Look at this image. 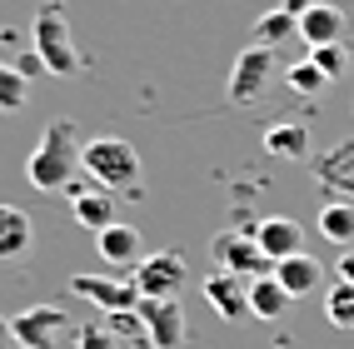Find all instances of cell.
<instances>
[{"instance_id":"cell-1","label":"cell","mask_w":354,"mask_h":349,"mask_svg":"<svg viewBox=\"0 0 354 349\" xmlns=\"http://www.w3.org/2000/svg\"><path fill=\"white\" fill-rule=\"evenodd\" d=\"M80 130H75V120H50L45 125V135H40V145L30 150V160H26V180L35 185V190H45V195H60V190H70L80 175H85V165H80Z\"/></svg>"},{"instance_id":"cell-2","label":"cell","mask_w":354,"mask_h":349,"mask_svg":"<svg viewBox=\"0 0 354 349\" xmlns=\"http://www.w3.org/2000/svg\"><path fill=\"white\" fill-rule=\"evenodd\" d=\"M30 50L40 55L45 75H75L80 70V50H75V35H70V15L60 0H45L30 20Z\"/></svg>"},{"instance_id":"cell-3","label":"cell","mask_w":354,"mask_h":349,"mask_svg":"<svg viewBox=\"0 0 354 349\" xmlns=\"http://www.w3.org/2000/svg\"><path fill=\"white\" fill-rule=\"evenodd\" d=\"M80 165L85 175L100 185V190H135L140 185V150L130 145V140L120 135H100V140H85V150H80Z\"/></svg>"},{"instance_id":"cell-4","label":"cell","mask_w":354,"mask_h":349,"mask_svg":"<svg viewBox=\"0 0 354 349\" xmlns=\"http://www.w3.org/2000/svg\"><path fill=\"white\" fill-rule=\"evenodd\" d=\"M274 50H265V45H245L240 55H234V70H230V85H225V95L230 105H254L259 95L270 90L274 80Z\"/></svg>"},{"instance_id":"cell-5","label":"cell","mask_w":354,"mask_h":349,"mask_svg":"<svg viewBox=\"0 0 354 349\" xmlns=\"http://www.w3.org/2000/svg\"><path fill=\"white\" fill-rule=\"evenodd\" d=\"M65 334H75V324H70V314L60 305H35L10 319V339L20 349H60Z\"/></svg>"},{"instance_id":"cell-6","label":"cell","mask_w":354,"mask_h":349,"mask_svg":"<svg viewBox=\"0 0 354 349\" xmlns=\"http://www.w3.org/2000/svg\"><path fill=\"white\" fill-rule=\"evenodd\" d=\"M209 254H215V270H225V274H234V279H245V285H250V279L274 274V260L259 249L254 235H215Z\"/></svg>"},{"instance_id":"cell-7","label":"cell","mask_w":354,"mask_h":349,"mask_svg":"<svg viewBox=\"0 0 354 349\" xmlns=\"http://www.w3.org/2000/svg\"><path fill=\"white\" fill-rule=\"evenodd\" d=\"M185 279H190V270H185V254H180V249L145 254V260L135 265V290H140V299H175V294L185 290Z\"/></svg>"},{"instance_id":"cell-8","label":"cell","mask_w":354,"mask_h":349,"mask_svg":"<svg viewBox=\"0 0 354 349\" xmlns=\"http://www.w3.org/2000/svg\"><path fill=\"white\" fill-rule=\"evenodd\" d=\"M70 215H75L80 229H110V225H120V200H115V190H100L90 175H80L75 185H70Z\"/></svg>"},{"instance_id":"cell-9","label":"cell","mask_w":354,"mask_h":349,"mask_svg":"<svg viewBox=\"0 0 354 349\" xmlns=\"http://www.w3.org/2000/svg\"><path fill=\"white\" fill-rule=\"evenodd\" d=\"M70 294L90 299V305H95V310H105V314H130V310H140V290H135V279L75 274V279H70Z\"/></svg>"},{"instance_id":"cell-10","label":"cell","mask_w":354,"mask_h":349,"mask_svg":"<svg viewBox=\"0 0 354 349\" xmlns=\"http://www.w3.org/2000/svg\"><path fill=\"white\" fill-rule=\"evenodd\" d=\"M140 324L155 349H180L185 344V310L180 299H140Z\"/></svg>"},{"instance_id":"cell-11","label":"cell","mask_w":354,"mask_h":349,"mask_svg":"<svg viewBox=\"0 0 354 349\" xmlns=\"http://www.w3.org/2000/svg\"><path fill=\"white\" fill-rule=\"evenodd\" d=\"M200 294L209 299V310H215L220 319H250V285H245V279H234L225 270H209Z\"/></svg>"},{"instance_id":"cell-12","label":"cell","mask_w":354,"mask_h":349,"mask_svg":"<svg viewBox=\"0 0 354 349\" xmlns=\"http://www.w3.org/2000/svg\"><path fill=\"white\" fill-rule=\"evenodd\" d=\"M344 30H349V20H344V10L335 0H315V6L299 15V40L310 45V50H319V45H344Z\"/></svg>"},{"instance_id":"cell-13","label":"cell","mask_w":354,"mask_h":349,"mask_svg":"<svg viewBox=\"0 0 354 349\" xmlns=\"http://www.w3.org/2000/svg\"><path fill=\"white\" fill-rule=\"evenodd\" d=\"M95 254H100V260L105 265H115V270H135L140 260H145V240H140V229L135 225H110V229H100V235H95Z\"/></svg>"},{"instance_id":"cell-14","label":"cell","mask_w":354,"mask_h":349,"mask_svg":"<svg viewBox=\"0 0 354 349\" xmlns=\"http://www.w3.org/2000/svg\"><path fill=\"white\" fill-rule=\"evenodd\" d=\"M254 240H259V249L279 265V260H290V254H304V225L290 220V215H270V220H259Z\"/></svg>"},{"instance_id":"cell-15","label":"cell","mask_w":354,"mask_h":349,"mask_svg":"<svg viewBox=\"0 0 354 349\" xmlns=\"http://www.w3.org/2000/svg\"><path fill=\"white\" fill-rule=\"evenodd\" d=\"M274 279H279V290H285L290 299H310L324 285V270H319L315 254H290V260L274 265Z\"/></svg>"},{"instance_id":"cell-16","label":"cell","mask_w":354,"mask_h":349,"mask_svg":"<svg viewBox=\"0 0 354 349\" xmlns=\"http://www.w3.org/2000/svg\"><path fill=\"white\" fill-rule=\"evenodd\" d=\"M35 245V225L26 209L15 205H0V260H26Z\"/></svg>"},{"instance_id":"cell-17","label":"cell","mask_w":354,"mask_h":349,"mask_svg":"<svg viewBox=\"0 0 354 349\" xmlns=\"http://www.w3.org/2000/svg\"><path fill=\"white\" fill-rule=\"evenodd\" d=\"M299 35V15H290L285 6H274V10H265L254 20V30H250V45H265V50H279L285 40H295Z\"/></svg>"},{"instance_id":"cell-18","label":"cell","mask_w":354,"mask_h":349,"mask_svg":"<svg viewBox=\"0 0 354 349\" xmlns=\"http://www.w3.org/2000/svg\"><path fill=\"white\" fill-rule=\"evenodd\" d=\"M265 150L279 155V160H304L310 155V130L295 125V120H279V125L265 130Z\"/></svg>"},{"instance_id":"cell-19","label":"cell","mask_w":354,"mask_h":349,"mask_svg":"<svg viewBox=\"0 0 354 349\" xmlns=\"http://www.w3.org/2000/svg\"><path fill=\"white\" fill-rule=\"evenodd\" d=\"M290 305H295V299L279 290V279H274V274L250 279V314H254V319H279Z\"/></svg>"},{"instance_id":"cell-20","label":"cell","mask_w":354,"mask_h":349,"mask_svg":"<svg viewBox=\"0 0 354 349\" xmlns=\"http://www.w3.org/2000/svg\"><path fill=\"white\" fill-rule=\"evenodd\" d=\"M319 235L339 249H354V205H324L319 209Z\"/></svg>"},{"instance_id":"cell-21","label":"cell","mask_w":354,"mask_h":349,"mask_svg":"<svg viewBox=\"0 0 354 349\" xmlns=\"http://www.w3.org/2000/svg\"><path fill=\"white\" fill-rule=\"evenodd\" d=\"M285 85L295 90V95H304V100H315V95H324V90H329V80H324V70L310 60V55H304L299 65H290L285 70Z\"/></svg>"},{"instance_id":"cell-22","label":"cell","mask_w":354,"mask_h":349,"mask_svg":"<svg viewBox=\"0 0 354 349\" xmlns=\"http://www.w3.org/2000/svg\"><path fill=\"white\" fill-rule=\"evenodd\" d=\"M26 100H30V80L10 60H0V110L15 115V110H26Z\"/></svg>"},{"instance_id":"cell-23","label":"cell","mask_w":354,"mask_h":349,"mask_svg":"<svg viewBox=\"0 0 354 349\" xmlns=\"http://www.w3.org/2000/svg\"><path fill=\"white\" fill-rule=\"evenodd\" d=\"M324 314H329V324L335 330H349L354 334V285H335L324 294Z\"/></svg>"},{"instance_id":"cell-24","label":"cell","mask_w":354,"mask_h":349,"mask_svg":"<svg viewBox=\"0 0 354 349\" xmlns=\"http://www.w3.org/2000/svg\"><path fill=\"white\" fill-rule=\"evenodd\" d=\"M310 60L324 70V80H329V85H335L344 70H349V50H344V45H319V50H310Z\"/></svg>"},{"instance_id":"cell-25","label":"cell","mask_w":354,"mask_h":349,"mask_svg":"<svg viewBox=\"0 0 354 349\" xmlns=\"http://www.w3.org/2000/svg\"><path fill=\"white\" fill-rule=\"evenodd\" d=\"M105 330H110L115 339H140V344H150V339H145V324H140V310H130V314H110Z\"/></svg>"},{"instance_id":"cell-26","label":"cell","mask_w":354,"mask_h":349,"mask_svg":"<svg viewBox=\"0 0 354 349\" xmlns=\"http://www.w3.org/2000/svg\"><path fill=\"white\" fill-rule=\"evenodd\" d=\"M75 349H115V334L100 324H85V330H75Z\"/></svg>"},{"instance_id":"cell-27","label":"cell","mask_w":354,"mask_h":349,"mask_svg":"<svg viewBox=\"0 0 354 349\" xmlns=\"http://www.w3.org/2000/svg\"><path fill=\"white\" fill-rule=\"evenodd\" d=\"M15 70H20V75H26V80H30V75H40L45 65H40V55H35V50H26V55L15 60Z\"/></svg>"},{"instance_id":"cell-28","label":"cell","mask_w":354,"mask_h":349,"mask_svg":"<svg viewBox=\"0 0 354 349\" xmlns=\"http://www.w3.org/2000/svg\"><path fill=\"white\" fill-rule=\"evenodd\" d=\"M339 285H354V254H339Z\"/></svg>"},{"instance_id":"cell-29","label":"cell","mask_w":354,"mask_h":349,"mask_svg":"<svg viewBox=\"0 0 354 349\" xmlns=\"http://www.w3.org/2000/svg\"><path fill=\"white\" fill-rule=\"evenodd\" d=\"M310 6H315V0H285V10H290V15H304Z\"/></svg>"},{"instance_id":"cell-30","label":"cell","mask_w":354,"mask_h":349,"mask_svg":"<svg viewBox=\"0 0 354 349\" xmlns=\"http://www.w3.org/2000/svg\"><path fill=\"white\" fill-rule=\"evenodd\" d=\"M6 344H15V339H10V319H0V349Z\"/></svg>"}]
</instances>
